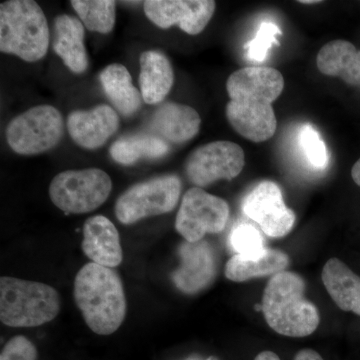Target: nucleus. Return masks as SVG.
Wrapping results in <instances>:
<instances>
[{
	"label": "nucleus",
	"mask_w": 360,
	"mask_h": 360,
	"mask_svg": "<svg viewBox=\"0 0 360 360\" xmlns=\"http://www.w3.org/2000/svg\"><path fill=\"white\" fill-rule=\"evenodd\" d=\"M283 89V75L276 68L248 66L234 71L226 82V117L232 129L257 143L271 139L277 127L272 103Z\"/></svg>",
	"instance_id": "obj_1"
},
{
	"label": "nucleus",
	"mask_w": 360,
	"mask_h": 360,
	"mask_svg": "<svg viewBox=\"0 0 360 360\" xmlns=\"http://www.w3.org/2000/svg\"><path fill=\"white\" fill-rule=\"evenodd\" d=\"M73 295L85 323L96 335H112L124 321L127 297L115 269L85 264L75 276Z\"/></svg>",
	"instance_id": "obj_2"
},
{
	"label": "nucleus",
	"mask_w": 360,
	"mask_h": 360,
	"mask_svg": "<svg viewBox=\"0 0 360 360\" xmlns=\"http://www.w3.org/2000/svg\"><path fill=\"white\" fill-rule=\"evenodd\" d=\"M262 309L269 328L288 338L312 335L321 321L316 305L305 297L304 279L288 270L269 279Z\"/></svg>",
	"instance_id": "obj_3"
},
{
	"label": "nucleus",
	"mask_w": 360,
	"mask_h": 360,
	"mask_svg": "<svg viewBox=\"0 0 360 360\" xmlns=\"http://www.w3.org/2000/svg\"><path fill=\"white\" fill-rule=\"evenodd\" d=\"M51 42L44 11L32 0H11L0 6V51L35 63L46 56Z\"/></svg>",
	"instance_id": "obj_4"
},
{
	"label": "nucleus",
	"mask_w": 360,
	"mask_h": 360,
	"mask_svg": "<svg viewBox=\"0 0 360 360\" xmlns=\"http://www.w3.org/2000/svg\"><path fill=\"white\" fill-rule=\"evenodd\" d=\"M60 311L58 291L49 284L16 277L0 278V321L11 328H37Z\"/></svg>",
	"instance_id": "obj_5"
},
{
	"label": "nucleus",
	"mask_w": 360,
	"mask_h": 360,
	"mask_svg": "<svg viewBox=\"0 0 360 360\" xmlns=\"http://www.w3.org/2000/svg\"><path fill=\"white\" fill-rule=\"evenodd\" d=\"M112 181L98 168L66 170L51 180L49 196L63 212L82 214L97 210L110 198Z\"/></svg>",
	"instance_id": "obj_6"
},
{
	"label": "nucleus",
	"mask_w": 360,
	"mask_h": 360,
	"mask_svg": "<svg viewBox=\"0 0 360 360\" xmlns=\"http://www.w3.org/2000/svg\"><path fill=\"white\" fill-rule=\"evenodd\" d=\"M181 180L175 174L160 175L130 186L118 198L115 215L122 224L172 212L181 194Z\"/></svg>",
	"instance_id": "obj_7"
},
{
	"label": "nucleus",
	"mask_w": 360,
	"mask_h": 360,
	"mask_svg": "<svg viewBox=\"0 0 360 360\" xmlns=\"http://www.w3.org/2000/svg\"><path fill=\"white\" fill-rule=\"evenodd\" d=\"M65 134L63 115L51 105H39L14 117L6 139L14 153L35 155L56 148Z\"/></svg>",
	"instance_id": "obj_8"
},
{
	"label": "nucleus",
	"mask_w": 360,
	"mask_h": 360,
	"mask_svg": "<svg viewBox=\"0 0 360 360\" xmlns=\"http://www.w3.org/2000/svg\"><path fill=\"white\" fill-rule=\"evenodd\" d=\"M231 217L229 203L200 187L188 189L182 198L175 229L188 243L202 240L208 233H219Z\"/></svg>",
	"instance_id": "obj_9"
},
{
	"label": "nucleus",
	"mask_w": 360,
	"mask_h": 360,
	"mask_svg": "<svg viewBox=\"0 0 360 360\" xmlns=\"http://www.w3.org/2000/svg\"><path fill=\"white\" fill-rule=\"evenodd\" d=\"M245 165V151L240 146L219 141L193 150L186 161V172L191 184L202 188L219 180L236 179Z\"/></svg>",
	"instance_id": "obj_10"
},
{
	"label": "nucleus",
	"mask_w": 360,
	"mask_h": 360,
	"mask_svg": "<svg viewBox=\"0 0 360 360\" xmlns=\"http://www.w3.org/2000/svg\"><path fill=\"white\" fill-rule=\"evenodd\" d=\"M241 208L269 238H284L295 226V212L284 202L281 187L271 180L259 182L248 191Z\"/></svg>",
	"instance_id": "obj_11"
},
{
	"label": "nucleus",
	"mask_w": 360,
	"mask_h": 360,
	"mask_svg": "<svg viewBox=\"0 0 360 360\" xmlns=\"http://www.w3.org/2000/svg\"><path fill=\"white\" fill-rule=\"evenodd\" d=\"M212 0H148L143 2L146 15L162 30L179 25L182 32L198 35L205 30L214 14Z\"/></svg>",
	"instance_id": "obj_12"
},
{
	"label": "nucleus",
	"mask_w": 360,
	"mask_h": 360,
	"mask_svg": "<svg viewBox=\"0 0 360 360\" xmlns=\"http://www.w3.org/2000/svg\"><path fill=\"white\" fill-rule=\"evenodd\" d=\"M179 257V266L172 274L177 290L186 295H195L214 281L217 274V253L205 239L198 243H182Z\"/></svg>",
	"instance_id": "obj_13"
},
{
	"label": "nucleus",
	"mask_w": 360,
	"mask_h": 360,
	"mask_svg": "<svg viewBox=\"0 0 360 360\" xmlns=\"http://www.w3.org/2000/svg\"><path fill=\"white\" fill-rule=\"evenodd\" d=\"M120 127L116 111L106 104L89 110H75L68 115V129L71 139L85 149L103 146Z\"/></svg>",
	"instance_id": "obj_14"
},
{
	"label": "nucleus",
	"mask_w": 360,
	"mask_h": 360,
	"mask_svg": "<svg viewBox=\"0 0 360 360\" xmlns=\"http://www.w3.org/2000/svg\"><path fill=\"white\" fill-rule=\"evenodd\" d=\"M201 118L198 111L176 103L161 104L148 122L149 134L168 144H182L191 141L200 132Z\"/></svg>",
	"instance_id": "obj_15"
},
{
	"label": "nucleus",
	"mask_w": 360,
	"mask_h": 360,
	"mask_svg": "<svg viewBox=\"0 0 360 360\" xmlns=\"http://www.w3.org/2000/svg\"><path fill=\"white\" fill-rule=\"evenodd\" d=\"M82 248L91 262L101 266L115 269L123 260L120 233L113 222L103 215L85 221Z\"/></svg>",
	"instance_id": "obj_16"
},
{
	"label": "nucleus",
	"mask_w": 360,
	"mask_h": 360,
	"mask_svg": "<svg viewBox=\"0 0 360 360\" xmlns=\"http://www.w3.org/2000/svg\"><path fill=\"white\" fill-rule=\"evenodd\" d=\"M84 26L68 14H60L53 23L52 46L56 54L72 72H84L89 68V56L84 45Z\"/></svg>",
	"instance_id": "obj_17"
},
{
	"label": "nucleus",
	"mask_w": 360,
	"mask_h": 360,
	"mask_svg": "<svg viewBox=\"0 0 360 360\" xmlns=\"http://www.w3.org/2000/svg\"><path fill=\"white\" fill-rule=\"evenodd\" d=\"M322 283L333 302L343 311L360 316V276L345 262L333 257L324 264Z\"/></svg>",
	"instance_id": "obj_18"
},
{
	"label": "nucleus",
	"mask_w": 360,
	"mask_h": 360,
	"mask_svg": "<svg viewBox=\"0 0 360 360\" xmlns=\"http://www.w3.org/2000/svg\"><path fill=\"white\" fill-rule=\"evenodd\" d=\"M290 258L283 251L265 248L255 255H234L226 262L224 274L234 283H245L258 277L276 276L288 269Z\"/></svg>",
	"instance_id": "obj_19"
},
{
	"label": "nucleus",
	"mask_w": 360,
	"mask_h": 360,
	"mask_svg": "<svg viewBox=\"0 0 360 360\" xmlns=\"http://www.w3.org/2000/svg\"><path fill=\"white\" fill-rule=\"evenodd\" d=\"M316 65L322 75L360 87V51L352 42L338 39L324 44L317 53Z\"/></svg>",
	"instance_id": "obj_20"
},
{
	"label": "nucleus",
	"mask_w": 360,
	"mask_h": 360,
	"mask_svg": "<svg viewBox=\"0 0 360 360\" xmlns=\"http://www.w3.org/2000/svg\"><path fill=\"white\" fill-rule=\"evenodd\" d=\"M139 65V85L144 103H162L174 82V70L169 59L162 52L148 51L141 54Z\"/></svg>",
	"instance_id": "obj_21"
},
{
	"label": "nucleus",
	"mask_w": 360,
	"mask_h": 360,
	"mask_svg": "<svg viewBox=\"0 0 360 360\" xmlns=\"http://www.w3.org/2000/svg\"><path fill=\"white\" fill-rule=\"evenodd\" d=\"M99 80L111 103L122 115H134L141 108V92L132 84L125 66L120 63L106 66L99 75Z\"/></svg>",
	"instance_id": "obj_22"
},
{
	"label": "nucleus",
	"mask_w": 360,
	"mask_h": 360,
	"mask_svg": "<svg viewBox=\"0 0 360 360\" xmlns=\"http://www.w3.org/2000/svg\"><path fill=\"white\" fill-rule=\"evenodd\" d=\"M169 144L151 134L127 135L111 144V158L122 165H134L136 161L146 158L155 160L167 155Z\"/></svg>",
	"instance_id": "obj_23"
},
{
	"label": "nucleus",
	"mask_w": 360,
	"mask_h": 360,
	"mask_svg": "<svg viewBox=\"0 0 360 360\" xmlns=\"http://www.w3.org/2000/svg\"><path fill=\"white\" fill-rule=\"evenodd\" d=\"M80 21L91 32L110 33L115 25L113 0H72L70 1Z\"/></svg>",
	"instance_id": "obj_24"
},
{
	"label": "nucleus",
	"mask_w": 360,
	"mask_h": 360,
	"mask_svg": "<svg viewBox=\"0 0 360 360\" xmlns=\"http://www.w3.org/2000/svg\"><path fill=\"white\" fill-rule=\"evenodd\" d=\"M283 35L281 28L271 21H264L258 28L257 34L246 42V58L255 63H262L269 58L270 49L279 45L278 37Z\"/></svg>",
	"instance_id": "obj_25"
},
{
	"label": "nucleus",
	"mask_w": 360,
	"mask_h": 360,
	"mask_svg": "<svg viewBox=\"0 0 360 360\" xmlns=\"http://www.w3.org/2000/svg\"><path fill=\"white\" fill-rule=\"evenodd\" d=\"M300 144L303 155L315 169H324L328 167V153L326 144L319 132L312 125H303L300 132Z\"/></svg>",
	"instance_id": "obj_26"
},
{
	"label": "nucleus",
	"mask_w": 360,
	"mask_h": 360,
	"mask_svg": "<svg viewBox=\"0 0 360 360\" xmlns=\"http://www.w3.org/2000/svg\"><path fill=\"white\" fill-rule=\"evenodd\" d=\"M229 243L238 255H255L264 250L262 233L251 224H239L232 231Z\"/></svg>",
	"instance_id": "obj_27"
},
{
	"label": "nucleus",
	"mask_w": 360,
	"mask_h": 360,
	"mask_svg": "<svg viewBox=\"0 0 360 360\" xmlns=\"http://www.w3.org/2000/svg\"><path fill=\"white\" fill-rule=\"evenodd\" d=\"M0 360H37V349L25 336H13L2 348Z\"/></svg>",
	"instance_id": "obj_28"
},
{
	"label": "nucleus",
	"mask_w": 360,
	"mask_h": 360,
	"mask_svg": "<svg viewBox=\"0 0 360 360\" xmlns=\"http://www.w3.org/2000/svg\"><path fill=\"white\" fill-rule=\"evenodd\" d=\"M293 360H323L321 355L319 352H315L314 349L310 348H304V349L300 350L297 354H295Z\"/></svg>",
	"instance_id": "obj_29"
},
{
	"label": "nucleus",
	"mask_w": 360,
	"mask_h": 360,
	"mask_svg": "<svg viewBox=\"0 0 360 360\" xmlns=\"http://www.w3.org/2000/svg\"><path fill=\"white\" fill-rule=\"evenodd\" d=\"M253 360H281L278 355L274 354V352H269V350H265V352H260L257 355Z\"/></svg>",
	"instance_id": "obj_30"
},
{
	"label": "nucleus",
	"mask_w": 360,
	"mask_h": 360,
	"mask_svg": "<svg viewBox=\"0 0 360 360\" xmlns=\"http://www.w3.org/2000/svg\"><path fill=\"white\" fill-rule=\"evenodd\" d=\"M352 176L355 184L360 186V158L354 163V167H352Z\"/></svg>",
	"instance_id": "obj_31"
},
{
	"label": "nucleus",
	"mask_w": 360,
	"mask_h": 360,
	"mask_svg": "<svg viewBox=\"0 0 360 360\" xmlns=\"http://www.w3.org/2000/svg\"><path fill=\"white\" fill-rule=\"evenodd\" d=\"M298 2L302 4H316L321 1H319V0H300Z\"/></svg>",
	"instance_id": "obj_32"
}]
</instances>
